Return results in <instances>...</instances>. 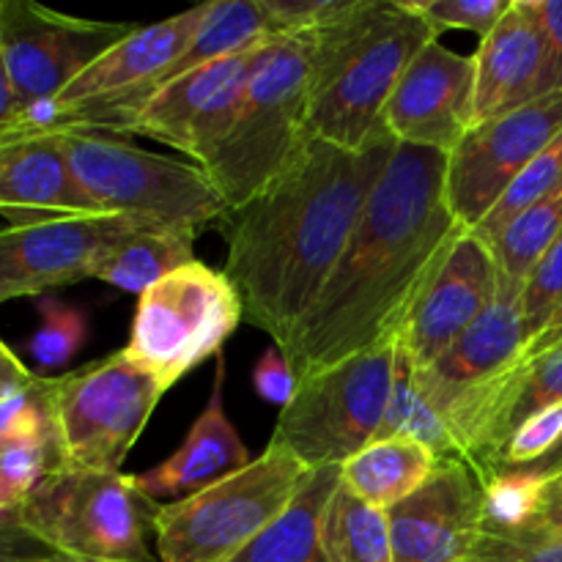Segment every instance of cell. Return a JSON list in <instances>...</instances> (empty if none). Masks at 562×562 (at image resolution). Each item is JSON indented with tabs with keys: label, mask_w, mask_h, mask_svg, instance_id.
Returning a JSON list of instances; mask_svg holds the SVG:
<instances>
[{
	"label": "cell",
	"mask_w": 562,
	"mask_h": 562,
	"mask_svg": "<svg viewBox=\"0 0 562 562\" xmlns=\"http://www.w3.org/2000/svg\"><path fill=\"white\" fill-rule=\"evenodd\" d=\"M475 102V60L428 42L406 66L395 86L382 124L404 146L450 154L472 130Z\"/></svg>",
	"instance_id": "cell-15"
},
{
	"label": "cell",
	"mask_w": 562,
	"mask_h": 562,
	"mask_svg": "<svg viewBox=\"0 0 562 562\" xmlns=\"http://www.w3.org/2000/svg\"><path fill=\"white\" fill-rule=\"evenodd\" d=\"M398 340L296 379L272 439L307 470L344 467L376 439L395 382Z\"/></svg>",
	"instance_id": "cell-9"
},
{
	"label": "cell",
	"mask_w": 562,
	"mask_h": 562,
	"mask_svg": "<svg viewBox=\"0 0 562 562\" xmlns=\"http://www.w3.org/2000/svg\"><path fill=\"white\" fill-rule=\"evenodd\" d=\"M357 0H263L274 36L322 31L344 16Z\"/></svg>",
	"instance_id": "cell-36"
},
{
	"label": "cell",
	"mask_w": 562,
	"mask_h": 562,
	"mask_svg": "<svg viewBox=\"0 0 562 562\" xmlns=\"http://www.w3.org/2000/svg\"><path fill=\"white\" fill-rule=\"evenodd\" d=\"M16 115V93L14 86H11L9 64H5L3 44H0V124L11 121Z\"/></svg>",
	"instance_id": "cell-44"
},
{
	"label": "cell",
	"mask_w": 562,
	"mask_h": 562,
	"mask_svg": "<svg viewBox=\"0 0 562 562\" xmlns=\"http://www.w3.org/2000/svg\"><path fill=\"white\" fill-rule=\"evenodd\" d=\"M307 472L291 450L272 439L245 470L159 505L154 516L159 562H228L289 508Z\"/></svg>",
	"instance_id": "cell-7"
},
{
	"label": "cell",
	"mask_w": 562,
	"mask_h": 562,
	"mask_svg": "<svg viewBox=\"0 0 562 562\" xmlns=\"http://www.w3.org/2000/svg\"><path fill=\"white\" fill-rule=\"evenodd\" d=\"M66 165L99 214H121L201 236L228 206L201 165L132 146L108 132L60 130Z\"/></svg>",
	"instance_id": "cell-5"
},
{
	"label": "cell",
	"mask_w": 562,
	"mask_h": 562,
	"mask_svg": "<svg viewBox=\"0 0 562 562\" xmlns=\"http://www.w3.org/2000/svg\"><path fill=\"white\" fill-rule=\"evenodd\" d=\"M508 541V538H503ZM516 543H562V472L547 477L543 488L541 510L532 519V525L519 538H510Z\"/></svg>",
	"instance_id": "cell-39"
},
{
	"label": "cell",
	"mask_w": 562,
	"mask_h": 562,
	"mask_svg": "<svg viewBox=\"0 0 562 562\" xmlns=\"http://www.w3.org/2000/svg\"><path fill=\"white\" fill-rule=\"evenodd\" d=\"M58 450L55 445L44 448H22L0 459V516L14 514L22 499L47 472L58 470Z\"/></svg>",
	"instance_id": "cell-34"
},
{
	"label": "cell",
	"mask_w": 562,
	"mask_h": 562,
	"mask_svg": "<svg viewBox=\"0 0 562 562\" xmlns=\"http://www.w3.org/2000/svg\"><path fill=\"white\" fill-rule=\"evenodd\" d=\"M36 379V373L27 371L20 362V357L0 340V404H3L5 398H11V395L20 393V390L31 387Z\"/></svg>",
	"instance_id": "cell-42"
},
{
	"label": "cell",
	"mask_w": 562,
	"mask_h": 562,
	"mask_svg": "<svg viewBox=\"0 0 562 562\" xmlns=\"http://www.w3.org/2000/svg\"><path fill=\"white\" fill-rule=\"evenodd\" d=\"M412 439V442H420L437 456L439 464L445 461H459L461 450L456 445L453 434H450L448 423L442 420V415L437 412V406L428 401L426 390L417 382V371L412 366L409 355L401 349L398 340V360H395V382L393 393H390L387 412H384L382 428H379L376 439Z\"/></svg>",
	"instance_id": "cell-26"
},
{
	"label": "cell",
	"mask_w": 562,
	"mask_h": 562,
	"mask_svg": "<svg viewBox=\"0 0 562 562\" xmlns=\"http://www.w3.org/2000/svg\"><path fill=\"white\" fill-rule=\"evenodd\" d=\"M252 387H256V393L267 404L280 406V409L294 398L296 376L280 346H269L261 360L256 362V368H252Z\"/></svg>",
	"instance_id": "cell-37"
},
{
	"label": "cell",
	"mask_w": 562,
	"mask_h": 562,
	"mask_svg": "<svg viewBox=\"0 0 562 562\" xmlns=\"http://www.w3.org/2000/svg\"><path fill=\"white\" fill-rule=\"evenodd\" d=\"M562 305V234L554 245L543 252L541 261L530 272L521 294V313H525L527 340H536L552 322L554 311ZM527 344V346H530Z\"/></svg>",
	"instance_id": "cell-31"
},
{
	"label": "cell",
	"mask_w": 562,
	"mask_h": 562,
	"mask_svg": "<svg viewBox=\"0 0 562 562\" xmlns=\"http://www.w3.org/2000/svg\"><path fill=\"white\" fill-rule=\"evenodd\" d=\"M322 554L327 562H395L387 510L357 497L344 477L322 516Z\"/></svg>",
	"instance_id": "cell-25"
},
{
	"label": "cell",
	"mask_w": 562,
	"mask_h": 562,
	"mask_svg": "<svg viewBox=\"0 0 562 562\" xmlns=\"http://www.w3.org/2000/svg\"><path fill=\"white\" fill-rule=\"evenodd\" d=\"M195 239L198 234L184 228L143 225L104 258L93 280L140 296L165 274L195 261Z\"/></svg>",
	"instance_id": "cell-23"
},
{
	"label": "cell",
	"mask_w": 562,
	"mask_h": 562,
	"mask_svg": "<svg viewBox=\"0 0 562 562\" xmlns=\"http://www.w3.org/2000/svg\"><path fill=\"white\" fill-rule=\"evenodd\" d=\"M562 439V401L560 404L547 406V409L536 412L510 434L508 445L503 453V472L510 470H527L543 456L552 453Z\"/></svg>",
	"instance_id": "cell-32"
},
{
	"label": "cell",
	"mask_w": 562,
	"mask_h": 562,
	"mask_svg": "<svg viewBox=\"0 0 562 562\" xmlns=\"http://www.w3.org/2000/svg\"><path fill=\"white\" fill-rule=\"evenodd\" d=\"M514 0H428L415 3L417 14L428 22L437 33L442 31H472L477 36H486Z\"/></svg>",
	"instance_id": "cell-33"
},
{
	"label": "cell",
	"mask_w": 562,
	"mask_h": 562,
	"mask_svg": "<svg viewBox=\"0 0 562 562\" xmlns=\"http://www.w3.org/2000/svg\"><path fill=\"white\" fill-rule=\"evenodd\" d=\"M547 42L543 97L562 91V0H530Z\"/></svg>",
	"instance_id": "cell-38"
},
{
	"label": "cell",
	"mask_w": 562,
	"mask_h": 562,
	"mask_svg": "<svg viewBox=\"0 0 562 562\" xmlns=\"http://www.w3.org/2000/svg\"><path fill=\"white\" fill-rule=\"evenodd\" d=\"M554 349H562V340H560V344H558V346H554ZM554 349H552V351H554Z\"/></svg>",
	"instance_id": "cell-48"
},
{
	"label": "cell",
	"mask_w": 562,
	"mask_h": 562,
	"mask_svg": "<svg viewBox=\"0 0 562 562\" xmlns=\"http://www.w3.org/2000/svg\"><path fill=\"white\" fill-rule=\"evenodd\" d=\"M135 31L126 22L60 14L31 0H3L0 44L16 93V113L58 97L104 49Z\"/></svg>",
	"instance_id": "cell-11"
},
{
	"label": "cell",
	"mask_w": 562,
	"mask_h": 562,
	"mask_svg": "<svg viewBox=\"0 0 562 562\" xmlns=\"http://www.w3.org/2000/svg\"><path fill=\"white\" fill-rule=\"evenodd\" d=\"M395 148L387 130L360 151L311 137L256 198L228 209L220 223L228 241L223 272L245 322L283 351L344 256Z\"/></svg>",
	"instance_id": "cell-2"
},
{
	"label": "cell",
	"mask_w": 562,
	"mask_h": 562,
	"mask_svg": "<svg viewBox=\"0 0 562 562\" xmlns=\"http://www.w3.org/2000/svg\"><path fill=\"white\" fill-rule=\"evenodd\" d=\"M562 401V349L549 351V355L525 360L519 379V393H516L514 417H510V434L536 412Z\"/></svg>",
	"instance_id": "cell-35"
},
{
	"label": "cell",
	"mask_w": 562,
	"mask_h": 562,
	"mask_svg": "<svg viewBox=\"0 0 562 562\" xmlns=\"http://www.w3.org/2000/svg\"><path fill=\"white\" fill-rule=\"evenodd\" d=\"M143 225L148 223L121 214L9 225L0 231V305L97 278L104 258Z\"/></svg>",
	"instance_id": "cell-14"
},
{
	"label": "cell",
	"mask_w": 562,
	"mask_h": 562,
	"mask_svg": "<svg viewBox=\"0 0 562 562\" xmlns=\"http://www.w3.org/2000/svg\"><path fill=\"white\" fill-rule=\"evenodd\" d=\"M313 49L316 31L278 36L252 71L228 132L203 165L228 209L256 198L311 140Z\"/></svg>",
	"instance_id": "cell-4"
},
{
	"label": "cell",
	"mask_w": 562,
	"mask_h": 562,
	"mask_svg": "<svg viewBox=\"0 0 562 562\" xmlns=\"http://www.w3.org/2000/svg\"><path fill=\"white\" fill-rule=\"evenodd\" d=\"M560 340H562V305L558 307V311H554L552 322L547 324V329H543V333L538 335V338L532 340L530 346H527L525 360H536V357L549 355V351H552L554 346L560 344Z\"/></svg>",
	"instance_id": "cell-43"
},
{
	"label": "cell",
	"mask_w": 562,
	"mask_h": 562,
	"mask_svg": "<svg viewBox=\"0 0 562 562\" xmlns=\"http://www.w3.org/2000/svg\"><path fill=\"white\" fill-rule=\"evenodd\" d=\"M38 316H42V324L33 333L27 351L47 371L64 368L86 344V313L71 305H64L58 300H42L38 302Z\"/></svg>",
	"instance_id": "cell-30"
},
{
	"label": "cell",
	"mask_w": 562,
	"mask_h": 562,
	"mask_svg": "<svg viewBox=\"0 0 562 562\" xmlns=\"http://www.w3.org/2000/svg\"><path fill=\"white\" fill-rule=\"evenodd\" d=\"M267 38H274V31L267 9H263V0H214V3H206L190 47L170 66L165 82L176 80L192 69H201L212 60L241 53V49L267 42Z\"/></svg>",
	"instance_id": "cell-24"
},
{
	"label": "cell",
	"mask_w": 562,
	"mask_h": 562,
	"mask_svg": "<svg viewBox=\"0 0 562 562\" xmlns=\"http://www.w3.org/2000/svg\"><path fill=\"white\" fill-rule=\"evenodd\" d=\"M387 519L395 562H472L483 541V486L467 464L445 461Z\"/></svg>",
	"instance_id": "cell-16"
},
{
	"label": "cell",
	"mask_w": 562,
	"mask_h": 562,
	"mask_svg": "<svg viewBox=\"0 0 562 562\" xmlns=\"http://www.w3.org/2000/svg\"><path fill=\"white\" fill-rule=\"evenodd\" d=\"M439 33L412 3L357 0L316 31L307 132L360 151L384 132L382 113L406 66Z\"/></svg>",
	"instance_id": "cell-3"
},
{
	"label": "cell",
	"mask_w": 562,
	"mask_h": 562,
	"mask_svg": "<svg viewBox=\"0 0 562 562\" xmlns=\"http://www.w3.org/2000/svg\"><path fill=\"white\" fill-rule=\"evenodd\" d=\"M162 395L165 390L124 351L64 376H44L60 467L121 472Z\"/></svg>",
	"instance_id": "cell-10"
},
{
	"label": "cell",
	"mask_w": 562,
	"mask_h": 562,
	"mask_svg": "<svg viewBox=\"0 0 562 562\" xmlns=\"http://www.w3.org/2000/svg\"><path fill=\"white\" fill-rule=\"evenodd\" d=\"M338 486L340 467L307 472L289 508L228 562H327L322 554V516Z\"/></svg>",
	"instance_id": "cell-21"
},
{
	"label": "cell",
	"mask_w": 562,
	"mask_h": 562,
	"mask_svg": "<svg viewBox=\"0 0 562 562\" xmlns=\"http://www.w3.org/2000/svg\"><path fill=\"white\" fill-rule=\"evenodd\" d=\"M562 234V190L536 206L525 209L519 217L510 220L497 239L492 241V256L497 263V272L503 278L527 283L536 263L543 252L554 245Z\"/></svg>",
	"instance_id": "cell-27"
},
{
	"label": "cell",
	"mask_w": 562,
	"mask_h": 562,
	"mask_svg": "<svg viewBox=\"0 0 562 562\" xmlns=\"http://www.w3.org/2000/svg\"><path fill=\"white\" fill-rule=\"evenodd\" d=\"M472 126L543 97L547 42L530 0H514L503 20L481 38L475 55Z\"/></svg>",
	"instance_id": "cell-19"
},
{
	"label": "cell",
	"mask_w": 562,
	"mask_h": 562,
	"mask_svg": "<svg viewBox=\"0 0 562 562\" xmlns=\"http://www.w3.org/2000/svg\"><path fill=\"white\" fill-rule=\"evenodd\" d=\"M53 554L16 521V514L0 516V562H36Z\"/></svg>",
	"instance_id": "cell-41"
},
{
	"label": "cell",
	"mask_w": 562,
	"mask_h": 562,
	"mask_svg": "<svg viewBox=\"0 0 562 562\" xmlns=\"http://www.w3.org/2000/svg\"><path fill=\"white\" fill-rule=\"evenodd\" d=\"M0 214L11 225L99 214L66 165L60 130L25 113L0 124Z\"/></svg>",
	"instance_id": "cell-18"
},
{
	"label": "cell",
	"mask_w": 562,
	"mask_h": 562,
	"mask_svg": "<svg viewBox=\"0 0 562 562\" xmlns=\"http://www.w3.org/2000/svg\"><path fill=\"white\" fill-rule=\"evenodd\" d=\"M225 360L217 357V376L212 395L195 423L187 431L184 442L173 456L154 470L135 475L137 488L151 499H184L250 464V450L241 442L239 431L225 415Z\"/></svg>",
	"instance_id": "cell-20"
},
{
	"label": "cell",
	"mask_w": 562,
	"mask_h": 562,
	"mask_svg": "<svg viewBox=\"0 0 562 562\" xmlns=\"http://www.w3.org/2000/svg\"><path fill=\"white\" fill-rule=\"evenodd\" d=\"M562 190V132L521 170L519 179L508 187L503 198L497 201V206L486 214L481 225H477L472 234L483 241L486 247H492V241L497 239L499 231L510 223L514 217H519L525 209L536 206V203L547 201V198L558 195Z\"/></svg>",
	"instance_id": "cell-29"
},
{
	"label": "cell",
	"mask_w": 562,
	"mask_h": 562,
	"mask_svg": "<svg viewBox=\"0 0 562 562\" xmlns=\"http://www.w3.org/2000/svg\"><path fill=\"white\" fill-rule=\"evenodd\" d=\"M241 322V300L225 272L195 258L137 296L121 351L168 393L192 368L223 355Z\"/></svg>",
	"instance_id": "cell-8"
},
{
	"label": "cell",
	"mask_w": 562,
	"mask_h": 562,
	"mask_svg": "<svg viewBox=\"0 0 562 562\" xmlns=\"http://www.w3.org/2000/svg\"><path fill=\"white\" fill-rule=\"evenodd\" d=\"M472 562H562V543H516L483 536Z\"/></svg>",
	"instance_id": "cell-40"
},
{
	"label": "cell",
	"mask_w": 562,
	"mask_h": 562,
	"mask_svg": "<svg viewBox=\"0 0 562 562\" xmlns=\"http://www.w3.org/2000/svg\"><path fill=\"white\" fill-rule=\"evenodd\" d=\"M527 472H536V475H541V477H552V475H558V472H562V439L552 453L543 456V459L536 461L532 467H527Z\"/></svg>",
	"instance_id": "cell-45"
},
{
	"label": "cell",
	"mask_w": 562,
	"mask_h": 562,
	"mask_svg": "<svg viewBox=\"0 0 562 562\" xmlns=\"http://www.w3.org/2000/svg\"><path fill=\"white\" fill-rule=\"evenodd\" d=\"M445 181L448 154L398 143L344 256L283 351L296 379L401 340L412 307L467 231Z\"/></svg>",
	"instance_id": "cell-1"
},
{
	"label": "cell",
	"mask_w": 562,
	"mask_h": 562,
	"mask_svg": "<svg viewBox=\"0 0 562 562\" xmlns=\"http://www.w3.org/2000/svg\"><path fill=\"white\" fill-rule=\"evenodd\" d=\"M547 477L527 470L499 472L483 483V536L519 538L541 510Z\"/></svg>",
	"instance_id": "cell-28"
},
{
	"label": "cell",
	"mask_w": 562,
	"mask_h": 562,
	"mask_svg": "<svg viewBox=\"0 0 562 562\" xmlns=\"http://www.w3.org/2000/svg\"><path fill=\"white\" fill-rule=\"evenodd\" d=\"M439 467L437 456L412 439H373L340 467L346 486L368 505L390 510L417 492Z\"/></svg>",
	"instance_id": "cell-22"
},
{
	"label": "cell",
	"mask_w": 562,
	"mask_h": 562,
	"mask_svg": "<svg viewBox=\"0 0 562 562\" xmlns=\"http://www.w3.org/2000/svg\"><path fill=\"white\" fill-rule=\"evenodd\" d=\"M5 456V445H3V439H0V459H3Z\"/></svg>",
	"instance_id": "cell-47"
},
{
	"label": "cell",
	"mask_w": 562,
	"mask_h": 562,
	"mask_svg": "<svg viewBox=\"0 0 562 562\" xmlns=\"http://www.w3.org/2000/svg\"><path fill=\"white\" fill-rule=\"evenodd\" d=\"M159 505L135 475L58 467L27 492L16 521L49 552L97 562H154L148 532Z\"/></svg>",
	"instance_id": "cell-6"
},
{
	"label": "cell",
	"mask_w": 562,
	"mask_h": 562,
	"mask_svg": "<svg viewBox=\"0 0 562 562\" xmlns=\"http://www.w3.org/2000/svg\"><path fill=\"white\" fill-rule=\"evenodd\" d=\"M274 38L165 82L143 104L126 135L162 143L203 168L228 132L247 82Z\"/></svg>",
	"instance_id": "cell-13"
},
{
	"label": "cell",
	"mask_w": 562,
	"mask_h": 562,
	"mask_svg": "<svg viewBox=\"0 0 562 562\" xmlns=\"http://www.w3.org/2000/svg\"><path fill=\"white\" fill-rule=\"evenodd\" d=\"M562 132V91L467 130L448 154V203L461 228L475 231L521 176V170Z\"/></svg>",
	"instance_id": "cell-12"
},
{
	"label": "cell",
	"mask_w": 562,
	"mask_h": 562,
	"mask_svg": "<svg viewBox=\"0 0 562 562\" xmlns=\"http://www.w3.org/2000/svg\"><path fill=\"white\" fill-rule=\"evenodd\" d=\"M36 562H97V560H75V558H64V554H53V558H44Z\"/></svg>",
	"instance_id": "cell-46"
},
{
	"label": "cell",
	"mask_w": 562,
	"mask_h": 562,
	"mask_svg": "<svg viewBox=\"0 0 562 562\" xmlns=\"http://www.w3.org/2000/svg\"><path fill=\"white\" fill-rule=\"evenodd\" d=\"M497 283L492 250L472 231H464L415 302L401 333V349L415 368L439 360L486 313Z\"/></svg>",
	"instance_id": "cell-17"
}]
</instances>
